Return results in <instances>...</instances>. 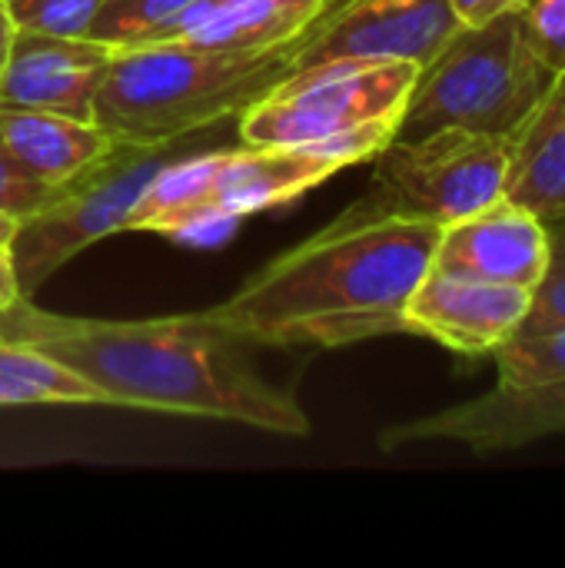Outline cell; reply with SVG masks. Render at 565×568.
Segmentation results:
<instances>
[{"label": "cell", "instance_id": "obj_15", "mask_svg": "<svg viewBox=\"0 0 565 568\" xmlns=\"http://www.w3.org/2000/svg\"><path fill=\"white\" fill-rule=\"evenodd\" d=\"M0 143L43 183L63 186L107 160L120 136L97 120L0 103Z\"/></svg>", "mask_w": 565, "mask_h": 568}, {"label": "cell", "instance_id": "obj_20", "mask_svg": "<svg viewBox=\"0 0 565 568\" xmlns=\"http://www.w3.org/2000/svg\"><path fill=\"white\" fill-rule=\"evenodd\" d=\"M17 30L50 37H87L103 0H7Z\"/></svg>", "mask_w": 565, "mask_h": 568}, {"label": "cell", "instance_id": "obj_26", "mask_svg": "<svg viewBox=\"0 0 565 568\" xmlns=\"http://www.w3.org/2000/svg\"><path fill=\"white\" fill-rule=\"evenodd\" d=\"M27 300L20 293V280H17V270H13V253L10 246H0V306H13Z\"/></svg>", "mask_w": 565, "mask_h": 568}, {"label": "cell", "instance_id": "obj_10", "mask_svg": "<svg viewBox=\"0 0 565 568\" xmlns=\"http://www.w3.org/2000/svg\"><path fill=\"white\" fill-rule=\"evenodd\" d=\"M456 27L453 0H346L313 27L296 70L326 60H413L423 67Z\"/></svg>", "mask_w": 565, "mask_h": 568}, {"label": "cell", "instance_id": "obj_23", "mask_svg": "<svg viewBox=\"0 0 565 568\" xmlns=\"http://www.w3.org/2000/svg\"><path fill=\"white\" fill-rule=\"evenodd\" d=\"M559 323H565V230H553L549 263L539 286L533 290V306L523 329H546Z\"/></svg>", "mask_w": 565, "mask_h": 568}, {"label": "cell", "instance_id": "obj_4", "mask_svg": "<svg viewBox=\"0 0 565 568\" xmlns=\"http://www.w3.org/2000/svg\"><path fill=\"white\" fill-rule=\"evenodd\" d=\"M340 170L336 156L310 146H200L153 176L123 233L216 243L240 220L290 206Z\"/></svg>", "mask_w": 565, "mask_h": 568}, {"label": "cell", "instance_id": "obj_28", "mask_svg": "<svg viewBox=\"0 0 565 568\" xmlns=\"http://www.w3.org/2000/svg\"><path fill=\"white\" fill-rule=\"evenodd\" d=\"M17 230H20V220H17V216L0 213V246H10V243H13V236H17Z\"/></svg>", "mask_w": 565, "mask_h": 568}, {"label": "cell", "instance_id": "obj_18", "mask_svg": "<svg viewBox=\"0 0 565 568\" xmlns=\"http://www.w3.org/2000/svg\"><path fill=\"white\" fill-rule=\"evenodd\" d=\"M493 359L496 386L503 389L565 379V323L546 329H519Z\"/></svg>", "mask_w": 565, "mask_h": 568}, {"label": "cell", "instance_id": "obj_1", "mask_svg": "<svg viewBox=\"0 0 565 568\" xmlns=\"http://www.w3.org/2000/svg\"><path fill=\"white\" fill-rule=\"evenodd\" d=\"M440 223L353 206L203 310L250 346L340 349L406 333V303L433 270Z\"/></svg>", "mask_w": 565, "mask_h": 568}, {"label": "cell", "instance_id": "obj_2", "mask_svg": "<svg viewBox=\"0 0 565 568\" xmlns=\"http://www.w3.org/2000/svg\"><path fill=\"white\" fill-rule=\"evenodd\" d=\"M37 346L97 383L117 409L220 419L296 439L313 429L296 396L256 369L250 343L203 313L73 320Z\"/></svg>", "mask_w": 565, "mask_h": 568}, {"label": "cell", "instance_id": "obj_12", "mask_svg": "<svg viewBox=\"0 0 565 568\" xmlns=\"http://www.w3.org/2000/svg\"><path fill=\"white\" fill-rule=\"evenodd\" d=\"M549 243L553 226L503 193L490 206L440 230L433 270L536 290L549 263Z\"/></svg>", "mask_w": 565, "mask_h": 568}, {"label": "cell", "instance_id": "obj_25", "mask_svg": "<svg viewBox=\"0 0 565 568\" xmlns=\"http://www.w3.org/2000/svg\"><path fill=\"white\" fill-rule=\"evenodd\" d=\"M526 0H453V10L460 17V23H483L496 13H506V10H516L523 7Z\"/></svg>", "mask_w": 565, "mask_h": 568}, {"label": "cell", "instance_id": "obj_6", "mask_svg": "<svg viewBox=\"0 0 565 568\" xmlns=\"http://www.w3.org/2000/svg\"><path fill=\"white\" fill-rule=\"evenodd\" d=\"M549 83L553 73L529 47L519 7L483 23H460L420 67L396 136L413 140L460 126L516 140Z\"/></svg>", "mask_w": 565, "mask_h": 568}, {"label": "cell", "instance_id": "obj_22", "mask_svg": "<svg viewBox=\"0 0 565 568\" xmlns=\"http://www.w3.org/2000/svg\"><path fill=\"white\" fill-rule=\"evenodd\" d=\"M519 13L533 53L556 77L565 70V0H526Z\"/></svg>", "mask_w": 565, "mask_h": 568}, {"label": "cell", "instance_id": "obj_27", "mask_svg": "<svg viewBox=\"0 0 565 568\" xmlns=\"http://www.w3.org/2000/svg\"><path fill=\"white\" fill-rule=\"evenodd\" d=\"M13 40H17V23H13V13H10V3H7V0H0V80H3V73H7V63H10Z\"/></svg>", "mask_w": 565, "mask_h": 568}, {"label": "cell", "instance_id": "obj_7", "mask_svg": "<svg viewBox=\"0 0 565 568\" xmlns=\"http://www.w3.org/2000/svg\"><path fill=\"white\" fill-rule=\"evenodd\" d=\"M213 130L220 126L170 140H120V146L107 160L63 183L50 206L20 220V230L10 243L20 293L30 300L60 266H67L87 246L123 233L130 210L140 203L153 176L170 160L210 146Z\"/></svg>", "mask_w": 565, "mask_h": 568}, {"label": "cell", "instance_id": "obj_14", "mask_svg": "<svg viewBox=\"0 0 565 568\" xmlns=\"http://www.w3.org/2000/svg\"><path fill=\"white\" fill-rule=\"evenodd\" d=\"M346 0H193L153 40H186L210 47H266L310 33Z\"/></svg>", "mask_w": 565, "mask_h": 568}, {"label": "cell", "instance_id": "obj_3", "mask_svg": "<svg viewBox=\"0 0 565 568\" xmlns=\"http://www.w3.org/2000/svg\"><path fill=\"white\" fill-rule=\"evenodd\" d=\"M310 33L266 47L186 40L123 47L97 90L93 120L120 140H170L236 123L250 103L296 73Z\"/></svg>", "mask_w": 565, "mask_h": 568}, {"label": "cell", "instance_id": "obj_21", "mask_svg": "<svg viewBox=\"0 0 565 568\" xmlns=\"http://www.w3.org/2000/svg\"><path fill=\"white\" fill-rule=\"evenodd\" d=\"M60 186L43 183L40 176H33L3 143H0V213L27 220L33 213H40L43 206H50L57 200Z\"/></svg>", "mask_w": 565, "mask_h": 568}, {"label": "cell", "instance_id": "obj_19", "mask_svg": "<svg viewBox=\"0 0 565 568\" xmlns=\"http://www.w3.org/2000/svg\"><path fill=\"white\" fill-rule=\"evenodd\" d=\"M190 3L193 0H103L87 37L103 40L117 50L137 47L170 27Z\"/></svg>", "mask_w": 565, "mask_h": 568}, {"label": "cell", "instance_id": "obj_8", "mask_svg": "<svg viewBox=\"0 0 565 568\" xmlns=\"http://www.w3.org/2000/svg\"><path fill=\"white\" fill-rule=\"evenodd\" d=\"M370 163L373 183L353 203L356 213L446 226L506 193L513 140L446 126L413 140L393 136Z\"/></svg>", "mask_w": 565, "mask_h": 568}, {"label": "cell", "instance_id": "obj_11", "mask_svg": "<svg viewBox=\"0 0 565 568\" xmlns=\"http://www.w3.org/2000/svg\"><path fill=\"white\" fill-rule=\"evenodd\" d=\"M533 290L430 270L406 303V333L460 356H496L523 326Z\"/></svg>", "mask_w": 565, "mask_h": 568}, {"label": "cell", "instance_id": "obj_5", "mask_svg": "<svg viewBox=\"0 0 565 568\" xmlns=\"http://www.w3.org/2000/svg\"><path fill=\"white\" fill-rule=\"evenodd\" d=\"M413 60H326L280 80L236 116L240 143L310 146L343 166L373 160L400 130Z\"/></svg>", "mask_w": 565, "mask_h": 568}, {"label": "cell", "instance_id": "obj_9", "mask_svg": "<svg viewBox=\"0 0 565 568\" xmlns=\"http://www.w3.org/2000/svg\"><path fill=\"white\" fill-rule=\"evenodd\" d=\"M559 433H565V379L523 389L493 386L470 403L390 426L380 446L390 453L416 443H460L476 456H496Z\"/></svg>", "mask_w": 565, "mask_h": 568}, {"label": "cell", "instance_id": "obj_16", "mask_svg": "<svg viewBox=\"0 0 565 568\" xmlns=\"http://www.w3.org/2000/svg\"><path fill=\"white\" fill-rule=\"evenodd\" d=\"M506 196L539 213L549 226L565 220V70L513 140Z\"/></svg>", "mask_w": 565, "mask_h": 568}, {"label": "cell", "instance_id": "obj_13", "mask_svg": "<svg viewBox=\"0 0 565 568\" xmlns=\"http://www.w3.org/2000/svg\"><path fill=\"white\" fill-rule=\"evenodd\" d=\"M113 57L117 47L93 37L17 30L10 63L0 80V103L93 120V100Z\"/></svg>", "mask_w": 565, "mask_h": 568}, {"label": "cell", "instance_id": "obj_17", "mask_svg": "<svg viewBox=\"0 0 565 568\" xmlns=\"http://www.w3.org/2000/svg\"><path fill=\"white\" fill-rule=\"evenodd\" d=\"M0 406H113L110 396L40 349L37 343H0Z\"/></svg>", "mask_w": 565, "mask_h": 568}, {"label": "cell", "instance_id": "obj_24", "mask_svg": "<svg viewBox=\"0 0 565 568\" xmlns=\"http://www.w3.org/2000/svg\"><path fill=\"white\" fill-rule=\"evenodd\" d=\"M70 326H73L70 316L47 313V310L33 306L30 300L0 306V343H43Z\"/></svg>", "mask_w": 565, "mask_h": 568}]
</instances>
